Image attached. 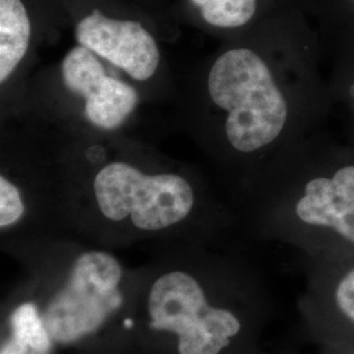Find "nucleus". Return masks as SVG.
<instances>
[{
    "label": "nucleus",
    "instance_id": "obj_1",
    "mask_svg": "<svg viewBox=\"0 0 354 354\" xmlns=\"http://www.w3.org/2000/svg\"><path fill=\"white\" fill-rule=\"evenodd\" d=\"M317 42L282 29L228 38L177 95L180 127L216 168L252 181L333 111Z\"/></svg>",
    "mask_w": 354,
    "mask_h": 354
},
{
    "label": "nucleus",
    "instance_id": "obj_2",
    "mask_svg": "<svg viewBox=\"0 0 354 354\" xmlns=\"http://www.w3.org/2000/svg\"><path fill=\"white\" fill-rule=\"evenodd\" d=\"M46 129L54 142L58 188L83 196L102 222L156 234L184 225L194 214L201 184L193 165L159 151L138 134Z\"/></svg>",
    "mask_w": 354,
    "mask_h": 354
},
{
    "label": "nucleus",
    "instance_id": "obj_3",
    "mask_svg": "<svg viewBox=\"0 0 354 354\" xmlns=\"http://www.w3.org/2000/svg\"><path fill=\"white\" fill-rule=\"evenodd\" d=\"M146 105L127 76L75 45L32 75L24 117L66 134H137L134 127Z\"/></svg>",
    "mask_w": 354,
    "mask_h": 354
},
{
    "label": "nucleus",
    "instance_id": "obj_4",
    "mask_svg": "<svg viewBox=\"0 0 354 354\" xmlns=\"http://www.w3.org/2000/svg\"><path fill=\"white\" fill-rule=\"evenodd\" d=\"M251 183L288 198L292 219L354 247V146L324 129L283 152Z\"/></svg>",
    "mask_w": 354,
    "mask_h": 354
},
{
    "label": "nucleus",
    "instance_id": "obj_5",
    "mask_svg": "<svg viewBox=\"0 0 354 354\" xmlns=\"http://www.w3.org/2000/svg\"><path fill=\"white\" fill-rule=\"evenodd\" d=\"M121 279L122 268L111 253L86 251L76 256L64 288L42 314L51 339L73 344L102 328L122 304Z\"/></svg>",
    "mask_w": 354,
    "mask_h": 354
},
{
    "label": "nucleus",
    "instance_id": "obj_6",
    "mask_svg": "<svg viewBox=\"0 0 354 354\" xmlns=\"http://www.w3.org/2000/svg\"><path fill=\"white\" fill-rule=\"evenodd\" d=\"M149 314L151 328L177 333L180 354H219L241 328L231 311L207 304L200 283L181 270L152 285Z\"/></svg>",
    "mask_w": 354,
    "mask_h": 354
},
{
    "label": "nucleus",
    "instance_id": "obj_7",
    "mask_svg": "<svg viewBox=\"0 0 354 354\" xmlns=\"http://www.w3.org/2000/svg\"><path fill=\"white\" fill-rule=\"evenodd\" d=\"M203 26L228 38L239 36L252 26L260 0H189Z\"/></svg>",
    "mask_w": 354,
    "mask_h": 354
},
{
    "label": "nucleus",
    "instance_id": "obj_8",
    "mask_svg": "<svg viewBox=\"0 0 354 354\" xmlns=\"http://www.w3.org/2000/svg\"><path fill=\"white\" fill-rule=\"evenodd\" d=\"M11 336L0 354H50L53 339L33 304H23L11 317Z\"/></svg>",
    "mask_w": 354,
    "mask_h": 354
},
{
    "label": "nucleus",
    "instance_id": "obj_9",
    "mask_svg": "<svg viewBox=\"0 0 354 354\" xmlns=\"http://www.w3.org/2000/svg\"><path fill=\"white\" fill-rule=\"evenodd\" d=\"M335 298L340 311L354 324V266L339 282Z\"/></svg>",
    "mask_w": 354,
    "mask_h": 354
},
{
    "label": "nucleus",
    "instance_id": "obj_10",
    "mask_svg": "<svg viewBox=\"0 0 354 354\" xmlns=\"http://www.w3.org/2000/svg\"><path fill=\"white\" fill-rule=\"evenodd\" d=\"M345 125H346V129H348V131H346L348 140L354 146V120L345 122Z\"/></svg>",
    "mask_w": 354,
    "mask_h": 354
},
{
    "label": "nucleus",
    "instance_id": "obj_11",
    "mask_svg": "<svg viewBox=\"0 0 354 354\" xmlns=\"http://www.w3.org/2000/svg\"><path fill=\"white\" fill-rule=\"evenodd\" d=\"M351 1H352V3H353V4H354V0H351Z\"/></svg>",
    "mask_w": 354,
    "mask_h": 354
}]
</instances>
